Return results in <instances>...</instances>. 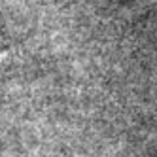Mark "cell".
<instances>
[{
	"mask_svg": "<svg viewBox=\"0 0 157 157\" xmlns=\"http://www.w3.org/2000/svg\"><path fill=\"white\" fill-rule=\"evenodd\" d=\"M8 59V51H4V53H0V63H4Z\"/></svg>",
	"mask_w": 157,
	"mask_h": 157,
	"instance_id": "6da1fadb",
	"label": "cell"
}]
</instances>
